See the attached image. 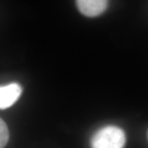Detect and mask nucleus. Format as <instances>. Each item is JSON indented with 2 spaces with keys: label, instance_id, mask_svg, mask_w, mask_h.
I'll use <instances>...</instances> for the list:
<instances>
[{
  "label": "nucleus",
  "instance_id": "obj_1",
  "mask_svg": "<svg viewBox=\"0 0 148 148\" xmlns=\"http://www.w3.org/2000/svg\"><path fill=\"white\" fill-rule=\"evenodd\" d=\"M124 131L115 125L101 127L90 138L91 148H123L125 144Z\"/></svg>",
  "mask_w": 148,
  "mask_h": 148
},
{
  "label": "nucleus",
  "instance_id": "obj_2",
  "mask_svg": "<svg viewBox=\"0 0 148 148\" xmlns=\"http://www.w3.org/2000/svg\"><path fill=\"white\" fill-rule=\"evenodd\" d=\"M75 3L81 14L88 17H95L106 11L108 0H75Z\"/></svg>",
  "mask_w": 148,
  "mask_h": 148
},
{
  "label": "nucleus",
  "instance_id": "obj_3",
  "mask_svg": "<svg viewBox=\"0 0 148 148\" xmlns=\"http://www.w3.org/2000/svg\"><path fill=\"white\" fill-rule=\"evenodd\" d=\"M22 88L17 83L1 86L0 88V108L1 110L12 106L21 96Z\"/></svg>",
  "mask_w": 148,
  "mask_h": 148
},
{
  "label": "nucleus",
  "instance_id": "obj_4",
  "mask_svg": "<svg viewBox=\"0 0 148 148\" xmlns=\"http://www.w3.org/2000/svg\"><path fill=\"white\" fill-rule=\"evenodd\" d=\"M9 139L8 127L2 119H0V148H4Z\"/></svg>",
  "mask_w": 148,
  "mask_h": 148
},
{
  "label": "nucleus",
  "instance_id": "obj_5",
  "mask_svg": "<svg viewBox=\"0 0 148 148\" xmlns=\"http://www.w3.org/2000/svg\"><path fill=\"white\" fill-rule=\"evenodd\" d=\"M147 141H148V129H147Z\"/></svg>",
  "mask_w": 148,
  "mask_h": 148
}]
</instances>
